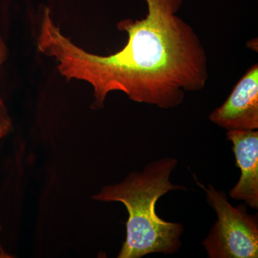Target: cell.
Segmentation results:
<instances>
[{
    "instance_id": "6da1fadb",
    "label": "cell",
    "mask_w": 258,
    "mask_h": 258,
    "mask_svg": "<svg viewBox=\"0 0 258 258\" xmlns=\"http://www.w3.org/2000/svg\"><path fill=\"white\" fill-rule=\"evenodd\" d=\"M147 17L117 23L128 35L121 50L91 53L64 35L45 8L37 37L42 55L54 59L61 76L91 85L92 108H103L108 93L163 108H175L185 93L203 89L209 78L205 47L193 28L176 16L181 0H146Z\"/></svg>"
},
{
    "instance_id": "7a4b0ae2",
    "label": "cell",
    "mask_w": 258,
    "mask_h": 258,
    "mask_svg": "<svg viewBox=\"0 0 258 258\" xmlns=\"http://www.w3.org/2000/svg\"><path fill=\"white\" fill-rule=\"evenodd\" d=\"M178 164L175 158L166 157L134 171L121 182L104 186L93 197L101 202H119L128 212L126 238L118 258H141L154 252L176 253L181 246L184 227L179 222L162 220L156 212L161 197L174 190H186L171 182Z\"/></svg>"
},
{
    "instance_id": "3957f363",
    "label": "cell",
    "mask_w": 258,
    "mask_h": 258,
    "mask_svg": "<svg viewBox=\"0 0 258 258\" xmlns=\"http://www.w3.org/2000/svg\"><path fill=\"white\" fill-rule=\"evenodd\" d=\"M197 184L205 190L207 200L217 215L203 244L210 258H257L258 220L249 215L245 205L235 208L223 191L211 184Z\"/></svg>"
},
{
    "instance_id": "277c9868",
    "label": "cell",
    "mask_w": 258,
    "mask_h": 258,
    "mask_svg": "<svg viewBox=\"0 0 258 258\" xmlns=\"http://www.w3.org/2000/svg\"><path fill=\"white\" fill-rule=\"evenodd\" d=\"M209 118L227 131L258 128L257 63L247 70L223 104L215 108Z\"/></svg>"
},
{
    "instance_id": "5b68a950",
    "label": "cell",
    "mask_w": 258,
    "mask_h": 258,
    "mask_svg": "<svg viewBox=\"0 0 258 258\" xmlns=\"http://www.w3.org/2000/svg\"><path fill=\"white\" fill-rule=\"evenodd\" d=\"M227 140L232 144L236 166L241 176L230 191L234 200H242L251 208L258 209V132L257 130L227 131Z\"/></svg>"
},
{
    "instance_id": "8992f818",
    "label": "cell",
    "mask_w": 258,
    "mask_h": 258,
    "mask_svg": "<svg viewBox=\"0 0 258 258\" xmlns=\"http://www.w3.org/2000/svg\"><path fill=\"white\" fill-rule=\"evenodd\" d=\"M12 125L13 124L8 109L0 98V140L9 134Z\"/></svg>"
},
{
    "instance_id": "52a82bcc",
    "label": "cell",
    "mask_w": 258,
    "mask_h": 258,
    "mask_svg": "<svg viewBox=\"0 0 258 258\" xmlns=\"http://www.w3.org/2000/svg\"><path fill=\"white\" fill-rule=\"evenodd\" d=\"M8 56H9V50L4 39L0 35V66H3L6 62L8 59Z\"/></svg>"
},
{
    "instance_id": "ba28073f",
    "label": "cell",
    "mask_w": 258,
    "mask_h": 258,
    "mask_svg": "<svg viewBox=\"0 0 258 258\" xmlns=\"http://www.w3.org/2000/svg\"><path fill=\"white\" fill-rule=\"evenodd\" d=\"M0 230H1V226H0ZM11 257V256H9V254H8L5 252L4 249L2 247L1 244H0V258H8Z\"/></svg>"
}]
</instances>
